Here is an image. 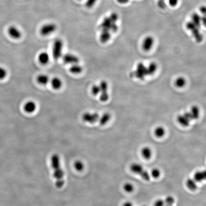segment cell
<instances>
[{"label": "cell", "mask_w": 206, "mask_h": 206, "mask_svg": "<svg viewBox=\"0 0 206 206\" xmlns=\"http://www.w3.org/2000/svg\"><path fill=\"white\" fill-rule=\"evenodd\" d=\"M51 166L54 170V177L55 179V185L58 188H61L65 184L64 172L60 164V158L58 155L54 154L51 159Z\"/></svg>", "instance_id": "obj_1"}, {"label": "cell", "mask_w": 206, "mask_h": 206, "mask_svg": "<svg viewBox=\"0 0 206 206\" xmlns=\"http://www.w3.org/2000/svg\"><path fill=\"white\" fill-rule=\"evenodd\" d=\"M64 43L60 39H56L54 41L52 49V55L53 58L55 60H58L61 58L63 53Z\"/></svg>", "instance_id": "obj_2"}, {"label": "cell", "mask_w": 206, "mask_h": 206, "mask_svg": "<svg viewBox=\"0 0 206 206\" xmlns=\"http://www.w3.org/2000/svg\"><path fill=\"white\" fill-rule=\"evenodd\" d=\"M56 28V25L54 24H47L42 26L40 29V33L43 36H47L55 32Z\"/></svg>", "instance_id": "obj_3"}, {"label": "cell", "mask_w": 206, "mask_h": 206, "mask_svg": "<svg viewBox=\"0 0 206 206\" xmlns=\"http://www.w3.org/2000/svg\"><path fill=\"white\" fill-rule=\"evenodd\" d=\"M133 76H135L140 79H143L145 77L148 75L147 68L142 63H140L137 67V70L135 72L132 73Z\"/></svg>", "instance_id": "obj_4"}, {"label": "cell", "mask_w": 206, "mask_h": 206, "mask_svg": "<svg viewBox=\"0 0 206 206\" xmlns=\"http://www.w3.org/2000/svg\"><path fill=\"white\" fill-rule=\"evenodd\" d=\"M82 118L85 122L93 124L99 119V116L98 114L96 113H91L87 112L82 115Z\"/></svg>", "instance_id": "obj_5"}, {"label": "cell", "mask_w": 206, "mask_h": 206, "mask_svg": "<svg viewBox=\"0 0 206 206\" xmlns=\"http://www.w3.org/2000/svg\"><path fill=\"white\" fill-rule=\"evenodd\" d=\"M62 58H63V62L65 64H70L71 65L78 64L79 61L78 57L71 53H68L64 55Z\"/></svg>", "instance_id": "obj_6"}, {"label": "cell", "mask_w": 206, "mask_h": 206, "mask_svg": "<svg viewBox=\"0 0 206 206\" xmlns=\"http://www.w3.org/2000/svg\"><path fill=\"white\" fill-rule=\"evenodd\" d=\"M8 33L9 36L13 39H19L22 36V33L16 26L12 25L8 28Z\"/></svg>", "instance_id": "obj_7"}, {"label": "cell", "mask_w": 206, "mask_h": 206, "mask_svg": "<svg viewBox=\"0 0 206 206\" xmlns=\"http://www.w3.org/2000/svg\"><path fill=\"white\" fill-rule=\"evenodd\" d=\"M37 106L36 103L33 101H29L25 103L24 106V109L27 113H32L36 110Z\"/></svg>", "instance_id": "obj_8"}, {"label": "cell", "mask_w": 206, "mask_h": 206, "mask_svg": "<svg viewBox=\"0 0 206 206\" xmlns=\"http://www.w3.org/2000/svg\"><path fill=\"white\" fill-rule=\"evenodd\" d=\"M114 22H113L110 19L109 17H106L104 18V20L102 23L100 25V28L102 30H107V31H110L111 30Z\"/></svg>", "instance_id": "obj_9"}, {"label": "cell", "mask_w": 206, "mask_h": 206, "mask_svg": "<svg viewBox=\"0 0 206 206\" xmlns=\"http://www.w3.org/2000/svg\"><path fill=\"white\" fill-rule=\"evenodd\" d=\"M154 43V39L151 36L146 37L144 39L143 43V48L145 51H148L151 49Z\"/></svg>", "instance_id": "obj_10"}, {"label": "cell", "mask_w": 206, "mask_h": 206, "mask_svg": "<svg viewBox=\"0 0 206 206\" xmlns=\"http://www.w3.org/2000/svg\"><path fill=\"white\" fill-rule=\"evenodd\" d=\"M49 60V55L46 52H42L38 55V61L42 65H46L48 64Z\"/></svg>", "instance_id": "obj_11"}, {"label": "cell", "mask_w": 206, "mask_h": 206, "mask_svg": "<svg viewBox=\"0 0 206 206\" xmlns=\"http://www.w3.org/2000/svg\"><path fill=\"white\" fill-rule=\"evenodd\" d=\"M51 86L53 89L55 90H58L62 87L63 86V82L62 80L59 77L53 78L51 81Z\"/></svg>", "instance_id": "obj_12"}, {"label": "cell", "mask_w": 206, "mask_h": 206, "mask_svg": "<svg viewBox=\"0 0 206 206\" xmlns=\"http://www.w3.org/2000/svg\"><path fill=\"white\" fill-rule=\"evenodd\" d=\"M69 71L73 74H80L83 71V67L82 66L79 65L78 63L73 64L70 66Z\"/></svg>", "instance_id": "obj_13"}, {"label": "cell", "mask_w": 206, "mask_h": 206, "mask_svg": "<svg viewBox=\"0 0 206 206\" xmlns=\"http://www.w3.org/2000/svg\"><path fill=\"white\" fill-rule=\"evenodd\" d=\"M36 81L40 85H47L49 81V77L47 75L41 74L37 77Z\"/></svg>", "instance_id": "obj_14"}, {"label": "cell", "mask_w": 206, "mask_h": 206, "mask_svg": "<svg viewBox=\"0 0 206 206\" xmlns=\"http://www.w3.org/2000/svg\"><path fill=\"white\" fill-rule=\"evenodd\" d=\"M111 37V34L109 31L107 30H102L101 34L100 36V41L102 43H105L108 42Z\"/></svg>", "instance_id": "obj_15"}, {"label": "cell", "mask_w": 206, "mask_h": 206, "mask_svg": "<svg viewBox=\"0 0 206 206\" xmlns=\"http://www.w3.org/2000/svg\"><path fill=\"white\" fill-rule=\"evenodd\" d=\"M130 169L133 172L140 175L144 170L142 166L140 164L133 163L131 165Z\"/></svg>", "instance_id": "obj_16"}, {"label": "cell", "mask_w": 206, "mask_h": 206, "mask_svg": "<svg viewBox=\"0 0 206 206\" xmlns=\"http://www.w3.org/2000/svg\"><path fill=\"white\" fill-rule=\"evenodd\" d=\"M186 184L188 188H189L190 190H195L198 187L196 181L193 178H188L187 180Z\"/></svg>", "instance_id": "obj_17"}, {"label": "cell", "mask_w": 206, "mask_h": 206, "mask_svg": "<svg viewBox=\"0 0 206 206\" xmlns=\"http://www.w3.org/2000/svg\"><path fill=\"white\" fill-rule=\"evenodd\" d=\"M194 179L197 182H200L206 178V172L205 171H197L194 174Z\"/></svg>", "instance_id": "obj_18"}, {"label": "cell", "mask_w": 206, "mask_h": 206, "mask_svg": "<svg viewBox=\"0 0 206 206\" xmlns=\"http://www.w3.org/2000/svg\"><path fill=\"white\" fill-rule=\"evenodd\" d=\"M141 154L144 158L146 159H149L151 157L152 151L150 147L145 146L142 148Z\"/></svg>", "instance_id": "obj_19"}, {"label": "cell", "mask_w": 206, "mask_h": 206, "mask_svg": "<svg viewBox=\"0 0 206 206\" xmlns=\"http://www.w3.org/2000/svg\"><path fill=\"white\" fill-rule=\"evenodd\" d=\"M192 22L194 23L195 25L198 28H200L201 25V17L197 14L194 13L192 16Z\"/></svg>", "instance_id": "obj_20"}, {"label": "cell", "mask_w": 206, "mask_h": 206, "mask_svg": "<svg viewBox=\"0 0 206 206\" xmlns=\"http://www.w3.org/2000/svg\"><path fill=\"white\" fill-rule=\"evenodd\" d=\"M177 121L178 122L184 127H188L189 124V121L186 119L184 116L179 115L177 117Z\"/></svg>", "instance_id": "obj_21"}, {"label": "cell", "mask_w": 206, "mask_h": 206, "mask_svg": "<svg viewBox=\"0 0 206 206\" xmlns=\"http://www.w3.org/2000/svg\"><path fill=\"white\" fill-rule=\"evenodd\" d=\"M110 119V115L109 114H104L99 119L100 123L102 125H104L108 122Z\"/></svg>", "instance_id": "obj_22"}, {"label": "cell", "mask_w": 206, "mask_h": 206, "mask_svg": "<svg viewBox=\"0 0 206 206\" xmlns=\"http://www.w3.org/2000/svg\"><path fill=\"white\" fill-rule=\"evenodd\" d=\"M165 134V130L161 127H158L155 130V135L158 137H161Z\"/></svg>", "instance_id": "obj_23"}, {"label": "cell", "mask_w": 206, "mask_h": 206, "mask_svg": "<svg viewBox=\"0 0 206 206\" xmlns=\"http://www.w3.org/2000/svg\"><path fill=\"white\" fill-rule=\"evenodd\" d=\"M192 34L194 37H195V39H196L198 42H201L202 40V35L201 34H200L199 32V30H198V28L194 29V30H192Z\"/></svg>", "instance_id": "obj_24"}, {"label": "cell", "mask_w": 206, "mask_h": 206, "mask_svg": "<svg viewBox=\"0 0 206 206\" xmlns=\"http://www.w3.org/2000/svg\"><path fill=\"white\" fill-rule=\"evenodd\" d=\"M191 114L194 119H197L199 117V109L196 106H194L191 108Z\"/></svg>", "instance_id": "obj_25"}, {"label": "cell", "mask_w": 206, "mask_h": 206, "mask_svg": "<svg viewBox=\"0 0 206 206\" xmlns=\"http://www.w3.org/2000/svg\"><path fill=\"white\" fill-rule=\"evenodd\" d=\"M157 66L155 63H152L150 64V66L147 68V72H148V75H151L155 72L156 70Z\"/></svg>", "instance_id": "obj_26"}, {"label": "cell", "mask_w": 206, "mask_h": 206, "mask_svg": "<svg viewBox=\"0 0 206 206\" xmlns=\"http://www.w3.org/2000/svg\"><path fill=\"white\" fill-rule=\"evenodd\" d=\"M99 86L100 88V93L108 92V83L106 81H102Z\"/></svg>", "instance_id": "obj_27"}, {"label": "cell", "mask_w": 206, "mask_h": 206, "mask_svg": "<svg viewBox=\"0 0 206 206\" xmlns=\"http://www.w3.org/2000/svg\"><path fill=\"white\" fill-rule=\"evenodd\" d=\"M186 81L184 78L179 77L176 81V85L179 87H182L185 85Z\"/></svg>", "instance_id": "obj_28"}, {"label": "cell", "mask_w": 206, "mask_h": 206, "mask_svg": "<svg viewBox=\"0 0 206 206\" xmlns=\"http://www.w3.org/2000/svg\"><path fill=\"white\" fill-rule=\"evenodd\" d=\"M124 189L126 192L130 193V192H132L133 191L134 187L131 183H127L124 184Z\"/></svg>", "instance_id": "obj_29"}, {"label": "cell", "mask_w": 206, "mask_h": 206, "mask_svg": "<svg viewBox=\"0 0 206 206\" xmlns=\"http://www.w3.org/2000/svg\"><path fill=\"white\" fill-rule=\"evenodd\" d=\"M7 70L5 68L0 66V80L4 79L7 77Z\"/></svg>", "instance_id": "obj_30"}, {"label": "cell", "mask_w": 206, "mask_h": 206, "mask_svg": "<svg viewBox=\"0 0 206 206\" xmlns=\"http://www.w3.org/2000/svg\"><path fill=\"white\" fill-rule=\"evenodd\" d=\"M164 202L165 204H166V205L169 206H171L174 204V203L175 199L172 196H167V197L166 198Z\"/></svg>", "instance_id": "obj_31"}, {"label": "cell", "mask_w": 206, "mask_h": 206, "mask_svg": "<svg viewBox=\"0 0 206 206\" xmlns=\"http://www.w3.org/2000/svg\"><path fill=\"white\" fill-rule=\"evenodd\" d=\"M74 166L75 168L77 171H81L83 170L84 167V165L83 163L80 161H77L74 164Z\"/></svg>", "instance_id": "obj_32"}, {"label": "cell", "mask_w": 206, "mask_h": 206, "mask_svg": "<svg viewBox=\"0 0 206 206\" xmlns=\"http://www.w3.org/2000/svg\"><path fill=\"white\" fill-rule=\"evenodd\" d=\"M160 174H161V172L158 168H154L151 170V176L153 177L154 178H158L160 176Z\"/></svg>", "instance_id": "obj_33"}, {"label": "cell", "mask_w": 206, "mask_h": 206, "mask_svg": "<svg viewBox=\"0 0 206 206\" xmlns=\"http://www.w3.org/2000/svg\"><path fill=\"white\" fill-rule=\"evenodd\" d=\"M140 175L144 180H146V181H149L151 178V176L146 170H143L142 172L140 174Z\"/></svg>", "instance_id": "obj_34"}, {"label": "cell", "mask_w": 206, "mask_h": 206, "mask_svg": "<svg viewBox=\"0 0 206 206\" xmlns=\"http://www.w3.org/2000/svg\"><path fill=\"white\" fill-rule=\"evenodd\" d=\"M100 92L101 90L99 86L94 85L92 88V93L93 95H95V96L98 95L99 93H100Z\"/></svg>", "instance_id": "obj_35"}, {"label": "cell", "mask_w": 206, "mask_h": 206, "mask_svg": "<svg viewBox=\"0 0 206 206\" xmlns=\"http://www.w3.org/2000/svg\"><path fill=\"white\" fill-rule=\"evenodd\" d=\"M109 98V95L108 92H105V93H101L100 96V99L101 101L106 102L108 100Z\"/></svg>", "instance_id": "obj_36"}, {"label": "cell", "mask_w": 206, "mask_h": 206, "mask_svg": "<svg viewBox=\"0 0 206 206\" xmlns=\"http://www.w3.org/2000/svg\"><path fill=\"white\" fill-rule=\"evenodd\" d=\"M97 0H87L86 3L87 7L88 8H92L96 4Z\"/></svg>", "instance_id": "obj_37"}, {"label": "cell", "mask_w": 206, "mask_h": 206, "mask_svg": "<svg viewBox=\"0 0 206 206\" xmlns=\"http://www.w3.org/2000/svg\"><path fill=\"white\" fill-rule=\"evenodd\" d=\"M186 27L188 29V30H190V31H192V30H194V29L197 28L195 25L194 23L192 22H188V23L187 24Z\"/></svg>", "instance_id": "obj_38"}, {"label": "cell", "mask_w": 206, "mask_h": 206, "mask_svg": "<svg viewBox=\"0 0 206 206\" xmlns=\"http://www.w3.org/2000/svg\"><path fill=\"white\" fill-rule=\"evenodd\" d=\"M164 201L161 199H158L154 203V206H164Z\"/></svg>", "instance_id": "obj_39"}, {"label": "cell", "mask_w": 206, "mask_h": 206, "mask_svg": "<svg viewBox=\"0 0 206 206\" xmlns=\"http://www.w3.org/2000/svg\"><path fill=\"white\" fill-rule=\"evenodd\" d=\"M110 20L114 23H116L118 19V16L116 13H113L111 14L109 17Z\"/></svg>", "instance_id": "obj_40"}, {"label": "cell", "mask_w": 206, "mask_h": 206, "mask_svg": "<svg viewBox=\"0 0 206 206\" xmlns=\"http://www.w3.org/2000/svg\"><path fill=\"white\" fill-rule=\"evenodd\" d=\"M158 6L160 8H165L166 6V3L165 0H159L158 2Z\"/></svg>", "instance_id": "obj_41"}, {"label": "cell", "mask_w": 206, "mask_h": 206, "mask_svg": "<svg viewBox=\"0 0 206 206\" xmlns=\"http://www.w3.org/2000/svg\"><path fill=\"white\" fill-rule=\"evenodd\" d=\"M183 116H184V117H185L187 119H188L189 121H190V120H191L194 119H193V116H192L191 113H185L184 114H183Z\"/></svg>", "instance_id": "obj_42"}, {"label": "cell", "mask_w": 206, "mask_h": 206, "mask_svg": "<svg viewBox=\"0 0 206 206\" xmlns=\"http://www.w3.org/2000/svg\"><path fill=\"white\" fill-rule=\"evenodd\" d=\"M178 0H168V3L170 6L174 7L178 3Z\"/></svg>", "instance_id": "obj_43"}, {"label": "cell", "mask_w": 206, "mask_h": 206, "mask_svg": "<svg viewBox=\"0 0 206 206\" xmlns=\"http://www.w3.org/2000/svg\"><path fill=\"white\" fill-rule=\"evenodd\" d=\"M119 3L120 4H125L128 3L129 2V0H117Z\"/></svg>", "instance_id": "obj_44"}, {"label": "cell", "mask_w": 206, "mask_h": 206, "mask_svg": "<svg viewBox=\"0 0 206 206\" xmlns=\"http://www.w3.org/2000/svg\"><path fill=\"white\" fill-rule=\"evenodd\" d=\"M123 206H133V204L131 202H129V201H128V202H125L123 204Z\"/></svg>", "instance_id": "obj_45"}, {"label": "cell", "mask_w": 206, "mask_h": 206, "mask_svg": "<svg viewBox=\"0 0 206 206\" xmlns=\"http://www.w3.org/2000/svg\"><path fill=\"white\" fill-rule=\"evenodd\" d=\"M205 11H206V9H205V7H202L201 8V12L204 13H205Z\"/></svg>", "instance_id": "obj_46"}, {"label": "cell", "mask_w": 206, "mask_h": 206, "mask_svg": "<svg viewBox=\"0 0 206 206\" xmlns=\"http://www.w3.org/2000/svg\"><path fill=\"white\" fill-rule=\"evenodd\" d=\"M164 206H167V205H166V206H165V205H164Z\"/></svg>", "instance_id": "obj_47"}, {"label": "cell", "mask_w": 206, "mask_h": 206, "mask_svg": "<svg viewBox=\"0 0 206 206\" xmlns=\"http://www.w3.org/2000/svg\"></svg>", "instance_id": "obj_48"}]
</instances>
